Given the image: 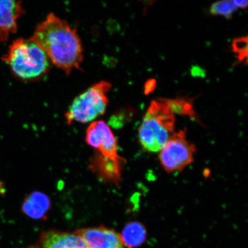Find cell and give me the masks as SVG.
Segmentation results:
<instances>
[{"mask_svg":"<svg viewBox=\"0 0 248 248\" xmlns=\"http://www.w3.org/2000/svg\"><path fill=\"white\" fill-rule=\"evenodd\" d=\"M31 38L43 49L52 63L68 75L73 69H80L83 57L81 40L66 20L49 14L37 26Z\"/></svg>","mask_w":248,"mask_h":248,"instance_id":"1","label":"cell"},{"mask_svg":"<svg viewBox=\"0 0 248 248\" xmlns=\"http://www.w3.org/2000/svg\"><path fill=\"white\" fill-rule=\"evenodd\" d=\"M2 60L16 77L24 80L42 78L50 69L48 56L31 38L15 40Z\"/></svg>","mask_w":248,"mask_h":248,"instance_id":"2","label":"cell"},{"mask_svg":"<svg viewBox=\"0 0 248 248\" xmlns=\"http://www.w3.org/2000/svg\"><path fill=\"white\" fill-rule=\"evenodd\" d=\"M174 114L159 100L152 101L139 127V140L150 153H159L173 133Z\"/></svg>","mask_w":248,"mask_h":248,"instance_id":"3","label":"cell"},{"mask_svg":"<svg viewBox=\"0 0 248 248\" xmlns=\"http://www.w3.org/2000/svg\"><path fill=\"white\" fill-rule=\"evenodd\" d=\"M111 88L109 82L101 80L78 96L65 113L67 124L91 123L103 115L108 107V93Z\"/></svg>","mask_w":248,"mask_h":248,"instance_id":"4","label":"cell"},{"mask_svg":"<svg viewBox=\"0 0 248 248\" xmlns=\"http://www.w3.org/2000/svg\"><path fill=\"white\" fill-rule=\"evenodd\" d=\"M194 144L186 139V130L173 133L159 151V160L164 169L171 173L181 171L193 163Z\"/></svg>","mask_w":248,"mask_h":248,"instance_id":"5","label":"cell"},{"mask_svg":"<svg viewBox=\"0 0 248 248\" xmlns=\"http://www.w3.org/2000/svg\"><path fill=\"white\" fill-rule=\"evenodd\" d=\"M85 140L89 146L95 149V153L108 159L124 162L123 158L118 154L115 136L104 121H94L90 124L86 129Z\"/></svg>","mask_w":248,"mask_h":248,"instance_id":"6","label":"cell"},{"mask_svg":"<svg viewBox=\"0 0 248 248\" xmlns=\"http://www.w3.org/2000/svg\"><path fill=\"white\" fill-rule=\"evenodd\" d=\"M75 232L89 248H124L120 234L113 229L99 226L79 229Z\"/></svg>","mask_w":248,"mask_h":248,"instance_id":"7","label":"cell"},{"mask_svg":"<svg viewBox=\"0 0 248 248\" xmlns=\"http://www.w3.org/2000/svg\"><path fill=\"white\" fill-rule=\"evenodd\" d=\"M21 1H0V42L7 41L17 29V20L23 15Z\"/></svg>","mask_w":248,"mask_h":248,"instance_id":"8","label":"cell"},{"mask_svg":"<svg viewBox=\"0 0 248 248\" xmlns=\"http://www.w3.org/2000/svg\"><path fill=\"white\" fill-rule=\"evenodd\" d=\"M123 163L95 153L90 160L89 168L102 181L118 185L122 177Z\"/></svg>","mask_w":248,"mask_h":248,"instance_id":"9","label":"cell"},{"mask_svg":"<svg viewBox=\"0 0 248 248\" xmlns=\"http://www.w3.org/2000/svg\"><path fill=\"white\" fill-rule=\"evenodd\" d=\"M40 244L42 248H89L85 241L76 232L54 230L42 232Z\"/></svg>","mask_w":248,"mask_h":248,"instance_id":"10","label":"cell"},{"mask_svg":"<svg viewBox=\"0 0 248 248\" xmlns=\"http://www.w3.org/2000/svg\"><path fill=\"white\" fill-rule=\"evenodd\" d=\"M50 207V201L45 194L35 193L25 201L23 208L25 213L32 218L39 219L45 217Z\"/></svg>","mask_w":248,"mask_h":248,"instance_id":"11","label":"cell"},{"mask_svg":"<svg viewBox=\"0 0 248 248\" xmlns=\"http://www.w3.org/2000/svg\"><path fill=\"white\" fill-rule=\"evenodd\" d=\"M121 238L124 246L134 248L140 246L144 243L147 237L146 230L140 223H129L124 228Z\"/></svg>","mask_w":248,"mask_h":248,"instance_id":"12","label":"cell"},{"mask_svg":"<svg viewBox=\"0 0 248 248\" xmlns=\"http://www.w3.org/2000/svg\"><path fill=\"white\" fill-rule=\"evenodd\" d=\"M158 100L166 104L173 114L187 116L197 121V115L194 108L193 99L179 97L175 99L159 98Z\"/></svg>","mask_w":248,"mask_h":248,"instance_id":"13","label":"cell"},{"mask_svg":"<svg viewBox=\"0 0 248 248\" xmlns=\"http://www.w3.org/2000/svg\"><path fill=\"white\" fill-rule=\"evenodd\" d=\"M237 8L233 1H222L213 4L211 7L210 12L213 15H221L230 18Z\"/></svg>","mask_w":248,"mask_h":248,"instance_id":"14","label":"cell"},{"mask_svg":"<svg viewBox=\"0 0 248 248\" xmlns=\"http://www.w3.org/2000/svg\"><path fill=\"white\" fill-rule=\"evenodd\" d=\"M232 51L237 54L238 61L248 63V38L241 37L234 40L232 43Z\"/></svg>","mask_w":248,"mask_h":248,"instance_id":"15","label":"cell"},{"mask_svg":"<svg viewBox=\"0 0 248 248\" xmlns=\"http://www.w3.org/2000/svg\"><path fill=\"white\" fill-rule=\"evenodd\" d=\"M156 81L155 79H150L147 80L144 85V93L146 95L153 93L156 88Z\"/></svg>","mask_w":248,"mask_h":248,"instance_id":"16","label":"cell"},{"mask_svg":"<svg viewBox=\"0 0 248 248\" xmlns=\"http://www.w3.org/2000/svg\"><path fill=\"white\" fill-rule=\"evenodd\" d=\"M190 71L191 76L194 77L203 78L206 76L205 70L199 66H192Z\"/></svg>","mask_w":248,"mask_h":248,"instance_id":"17","label":"cell"},{"mask_svg":"<svg viewBox=\"0 0 248 248\" xmlns=\"http://www.w3.org/2000/svg\"><path fill=\"white\" fill-rule=\"evenodd\" d=\"M234 3L237 8H246L247 7L248 1L246 0L241 1V0H234Z\"/></svg>","mask_w":248,"mask_h":248,"instance_id":"18","label":"cell"},{"mask_svg":"<svg viewBox=\"0 0 248 248\" xmlns=\"http://www.w3.org/2000/svg\"><path fill=\"white\" fill-rule=\"evenodd\" d=\"M5 194V188L4 183L0 180V195H4Z\"/></svg>","mask_w":248,"mask_h":248,"instance_id":"19","label":"cell"},{"mask_svg":"<svg viewBox=\"0 0 248 248\" xmlns=\"http://www.w3.org/2000/svg\"><path fill=\"white\" fill-rule=\"evenodd\" d=\"M37 248V247H31V248Z\"/></svg>","mask_w":248,"mask_h":248,"instance_id":"20","label":"cell"}]
</instances>
